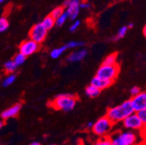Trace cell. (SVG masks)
Masks as SVG:
<instances>
[{"label": "cell", "mask_w": 146, "mask_h": 145, "mask_svg": "<svg viewBox=\"0 0 146 145\" xmlns=\"http://www.w3.org/2000/svg\"><path fill=\"white\" fill-rule=\"evenodd\" d=\"M111 145H134L137 135L133 131H124L114 134L110 137Z\"/></svg>", "instance_id": "obj_3"}, {"label": "cell", "mask_w": 146, "mask_h": 145, "mask_svg": "<svg viewBox=\"0 0 146 145\" xmlns=\"http://www.w3.org/2000/svg\"><path fill=\"white\" fill-rule=\"evenodd\" d=\"M80 21H75L74 23H73V24L71 26V27H70V31L71 32H74L76 31V30H77L78 28L79 27V26H80Z\"/></svg>", "instance_id": "obj_28"}, {"label": "cell", "mask_w": 146, "mask_h": 145, "mask_svg": "<svg viewBox=\"0 0 146 145\" xmlns=\"http://www.w3.org/2000/svg\"><path fill=\"white\" fill-rule=\"evenodd\" d=\"M39 49V44L36 43L31 39L26 40L21 44L19 46L20 53L26 57L34 54Z\"/></svg>", "instance_id": "obj_8"}, {"label": "cell", "mask_w": 146, "mask_h": 145, "mask_svg": "<svg viewBox=\"0 0 146 145\" xmlns=\"http://www.w3.org/2000/svg\"><path fill=\"white\" fill-rule=\"evenodd\" d=\"M133 26H134V24L131 23L129 24L128 26H127V27H128V28H132V27H133Z\"/></svg>", "instance_id": "obj_36"}, {"label": "cell", "mask_w": 146, "mask_h": 145, "mask_svg": "<svg viewBox=\"0 0 146 145\" xmlns=\"http://www.w3.org/2000/svg\"><path fill=\"white\" fill-rule=\"evenodd\" d=\"M113 123L106 116L102 117L93 123L92 127V132L98 136L104 137L111 131Z\"/></svg>", "instance_id": "obj_4"}, {"label": "cell", "mask_w": 146, "mask_h": 145, "mask_svg": "<svg viewBox=\"0 0 146 145\" xmlns=\"http://www.w3.org/2000/svg\"><path fill=\"white\" fill-rule=\"evenodd\" d=\"M67 49H66V46H62L60 47L55 48V49L52 50V52H50V56H51V58H53V59H57L59 57H60V55H62V54Z\"/></svg>", "instance_id": "obj_17"}, {"label": "cell", "mask_w": 146, "mask_h": 145, "mask_svg": "<svg viewBox=\"0 0 146 145\" xmlns=\"http://www.w3.org/2000/svg\"><path fill=\"white\" fill-rule=\"evenodd\" d=\"M130 102L135 113L146 109V93L140 92L137 95L132 97Z\"/></svg>", "instance_id": "obj_9"}, {"label": "cell", "mask_w": 146, "mask_h": 145, "mask_svg": "<svg viewBox=\"0 0 146 145\" xmlns=\"http://www.w3.org/2000/svg\"><path fill=\"white\" fill-rule=\"evenodd\" d=\"M4 68H5V70L7 73H13V72H15L18 66L15 63L13 60H10L7 61V62H5Z\"/></svg>", "instance_id": "obj_18"}, {"label": "cell", "mask_w": 146, "mask_h": 145, "mask_svg": "<svg viewBox=\"0 0 146 145\" xmlns=\"http://www.w3.org/2000/svg\"><path fill=\"white\" fill-rule=\"evenodd\" d=\"M16 79V76L15 75H13V74H10L7 77L5 80L2 82V86H5V87H7V86H9L13 83V82L15 81Z\"/></svg>", "instance_id": "obj_23"}, {"label": "cell", "mask_w": 146, "mask_h": 145, "mask_svg": "<svg viewBox=\"0 0 146 145\" xmlns=\"http://www.w3.org/2000/svg\"><path fill=\"white\" fill-rule=\"evenodd\" d=\"M47 30L44 28L42 24H36L33 26L29 31V38L38 44H41L44 42L47 37Z\"/></svg>", "instance_id": "obj_6"}, {"label": "cell", "mask_w": 146, "mask_h": 145, "mask_svg": "<svg viewBox=\"0 0 146 145\" xmlns=\"http://www.w3.org/2000/svg\"><path fill=\"white\" fill-rule=\"evenodd\" d=\"M93 126V123H92V122H89L88 124H87V127L88 128H92Z\"/></svg>", "instance_id": "obj_34"}, {"label": "cell", "mask_w": 146, "mask_h": 145, "mask_svg": "<svg viewBox=\"0 0 146 145\" xmlns=\"http://www.w3.org/2000/svg\"><path fill=\"white\" fill-rule=\"evenodd\" d=\"M5 0H0V4L2 3V2H5Z\"/></svg>", "instance_id": "obj_37"}, {"label": "cell", "mask_w": 146, "mask_h": 145, "mask_svg": "<svg viewBox=\"0 0 146 145\" xmlns=\"http://www.w3.org/2000/svg\"><path fill=\"white\" fill-rule=\"evenodd\" d=\"M119 73V67L116 64L113 66H108V65L103 64L98 70L96 75L105 80L113 82L114 80L117 77Z\"/></svg>", "instance_id": "obj_5"}, {"label": "cell", "mask_w": 146, "mask_h": 145, "mask_svg": "<svg viewBox=\"0 0 146 145\" xmlns=\"http://www.w3.org/2000/svg\"><path fill=\"white\" fill-rule=\"evenodd\" d=\"M26 56L23 55V54L19 52L18 54H17L15 56L13 61H14V62L16 64L17 66H19L24 63L25 61H26Z\"/></svg>", "instance_id": "obj_21"}, {"label": "cell", "mask_w": 146, "mask_h": 145, "mask_svg": "<svg viewBox=\"0 0 146 145\" xmlns=\"http://www.w3.org/2000/svg\"><path fill=\"white\" fill-rule=\"evenodd\" d=\"M128 30V27L127 26H122L121 28H119V30H118V33L116 34V37L114 39L115 40H119L120 38H122L124 36H125V35L127 34V32Z\"/></svg>", "instance_id": "obj_24"}, {"label": "cell", "mask_w": 146, "mask_h": 145, "mask_svg": "<svg viewBox=\"0 0 146 145\" xmlns=\"http://www.w3.org/2000/svg\"><path fill=\"white\" fill-rule=\"evenodd\" d=\"M140 92H141L140 89L139 87H137V86H133V87L130 89V94H131V95H132V97H135V96L137 95V94H140Z\"/></svg>", "instance_id": "obj_29"}, {"label": "cell", "mask_w": 146, "mask_h": 145, "mask_svg": "<svg viewBox=\"0 0 146 145\" xmlns=\"http://www.w3.org/2000/svg\"><path fill=\"white\" fill-rule=\"evenodd\" d=\"M64 12H65V10L63 7L62 6L57 7H55V9H53L52 11L51 12V13H50V15L51 16L53 19L56 20L57 18H58V17H60V16L63 14Z\"/></svg>", "instance_id": "obj_19"}, {"label": "cell", "mask_w": 146, "mask_h": 145, "mask_svg": "<svg viewBox=\"0 0 146 145\" xmlns=\"http://www.w3.org/2000/svg\"><path fill=\"white\" fill-rule=\"evenodd\" d=\"M134 113L135 111L133 110L131 102L130 100H127L119 105L108 109L106 117L113 123H116L123 121V120Z\"/></svg>", "instance_id": "obj_1"}, {"label": "cell", "mask_w": 146, "mask_h": 145, "mask_svg": "<svg viewBox=\"0 0 146 145\" xmlns=\"http://www.w3.org/2000/svg\"><path fill=\"white\" fill-rule=\"evenodd\" d=\"M3 126H4V123L2 121H0V130L2 129V128L3 127Z\"/></svg>", "instance_id": "obj_35"}, {"label": "cell", "mask_w": 146, "mask_h": 145, "mask_svg": "<svg viewBox=\"0 0 146 145\" xmlns=\"http://www.w3.org/2000/svg\"><path fill=\"white\" fill-rule=\"evenodd\" d=\"M84 44L83 42H76V41H72L66 44V49H73V48H77L79 46H82Z\"/></svg>", "instance_id": "obj_25"}, {"label": "cell", "mask_w": 146, "mask_h": 145, "mask_svg": "<svg viewBox=\"0 0 146 145\" xmlns=\"http://www.w3.org/2000/svg\"><path fill=\"white\" fill-rule=\"evenodd\" d=\"M69 3H70V0H65L64 2H63V5H62V7H63V8H67L68 7V5H69Z\"/></svg>", "instance_id": "obj_31"}, {"label": "cell", "mask_w": 146, "mask_h": 145, "mask_svg": "<svg viewBox=\"0 0 146 145\" xmlns=\"http://www.w3.org/2000/svg\"><path fill=\"white\" fill-rule=\"evenodd\" d=\"M29 145H41V144L39 142H34L32 143L29 144Z\"/></svg>", "instance_id": "obj_32"}, {"label": "cell", "mask_w": 146, "mask_h": 145, "mask_svg": "<svg viewBox=\"0 0 146 145\" xmlns=\"http://www.w3.org/2000/svg\"><path fill=\"white\" fill-rule=\"evenodd\" d=\"M80 2V0H70V3L66 8V12L68 15V18L72 21L76 19L79 15V10H80L79 7Z\"/></svg>", "instance_id": "obj_10"}, {"label": "cell", "mask_w": 146, "mask_h": 145, "mask_svg": "<svg viewBox=\"0 0 146 145\" xmlns=\"http://www.w3.org/2000/svg\"><path fill=\"white\" fill-rule=\"evenodd\" d=\"M94 145H111V140H110V138H108L104 136V137H102L99 139V140L97 141Z\"/></svg>", "instance_id": "obj_26"}, {"label": "cell", "mask_w": 146, "mask_h": 145, "mask_svg": "<svg viewBox=\"0 0 146 145\" xmlns=\"http://www.w3.org/2000/svg\"><path fill=\"white\" fill-rule=\"evenodd\" d=\"M137 115L138 116V118H140V120L145 125L146 123V109L144 110H141L140 111H138L136 113Z\"/></svg>", "instance_id": "obj_27"}, {"label": "cell", "mask_w": 146, "mask_h": 145, "mask_svg": "<svg viewBox=\"0 0 146 145\" xmlns=\"http://www.w3.org/2000/svg\"><path fill=\"white\" fill-rule=\"evenodd\" d=\"M21 109V104L17 103L10 108L7 109L5 111H3L1 114V117L2 119L7 120L9 119L10 118H14V117L17 116L19 113L20 110Z\"/></svg>", "instance_id": "obj_11"}, {"label": "cell", "mask_w": 146, "mask_h": 145, "mask_svg": "<svg viewBox=\"0 0 146 145\" xmlns=\"http://www.w3.org/2000/svg\"><path fill=\"white\" fill-rule=\"evenodd\" d=\"M41 24L44 26V28L46 30H48L52 28L53 26L55 25V20L53 19L50 15H48L46 18H44V20L41 23Z\"/></svg>", "instance_id": "obj_15"}, {"label": "cell", "mask_w": 146, "mask_h": 145, "mask_svg": "<svg viewBox=\"0 0 146 145\" xmlns=\"http://www.w3.org/2000/svg\"><path fill=\"white\" fill-rule=\"evenodd\" d=\"M100 91H101L100 89H98V88H96L95 86L90 84V86H88L86 88L85 94L87 97H89L95 98L97 97L98 96H99Z\"/></svg>", "instance_id": "obj_14"}, {"label": "cell", "mask_w": 146, "mask_h": 145, "mask_svg": "<svg viewBox=\"0 0 146 145\" xmlns=\"http://www.w3.org/2000/svg\"><path fill=\"white\" fill-rule=\"evenodd\" d=\"M79 7L80 9H89L90 7V3L87 2H80V5H79Z\"/></svg>", "instance_id": "obj_30"}, {"label": "cell", "mask_w": 146, "mask_h": 145, "mask_svg": "<svg viewBox=\"0 0 146 145\" xmlns=\"http://www.w3.org/2000/svg\"><path fill=\"white\" fill-rule=\"evenodd\" d=\"M9 25H10L9 21H7L6 18L2 17V18H0V33L5 32V30H7Z\"/></svg>", "instance_id": "obj_22"}, {"label": "cell", "mask_w": 146, "mask_h": 145, "mask_svg": "<svg viewBox=\"0 0 146 145\" xmlns=\"http://www.w3.org/2000/svg\"><path fill=\"white\" fill-rule=\"evenodd\" d=\"M118 54L117 53H112L109 54L106 58V59L103 61V65H108V66H113L116 64L117 60Z\"/></svg>", "instance_id": "obj_16"}, {"label": "cell", "mask_w": 146, "mask_h": 145, "mask_svg": "<svg viewBox=\"0 0 146 145\" xmlns=\"http://www.w3.org/2000/svg\"><path fill=\"white\" fill-rule=\"evenodd\" d=\"M87 55V51L84 49H82V50H77L74 52L71 53L68 57L67 60L68 62H79V61L82 60L86 58V56Z\"/></svg>", "instance_id": "obj_13"}, {"label": "cell", "mask_w": 146, "mask_h": 145, "mask_svg": "<svg viewBox=\"0 0 146 145\" xmlns=\"http://www.w3.org/2000/svg\"><path fill=\"white\" fill-rule=\"evenodd\" d=\"M123 125L127 129L129 130H142L145 124L138 118L136 113H132L123 120Z\"/></svg>", "instance_id": "obj_7"}, {"label": "cell", "mask_w": 146, "mask_h": 145, "mask_svg": "<svg viewBox=\"0 0 146 145\" xmlns=\"http://www.w3.org/2000/svg\"><path fill=\"white\" fill-rule=\"evenodd\" d=\"M48 145H55V144H48Z\"/></svg>", "instance_id": "obj_38"}, {"label": "cell", "mask_w": 146, "mask_h": 145, "mask_svg": "<svg viewBox=\"0 0 146 145\" xmlns=\"http://www.w3.org/2000/svg\"><path fill=\"white\" fill-rule=\"evenodd\" d=\"M143 35H144V36H146V26H145L143 27Z\"/></svg>", "instance_id": "obj_33"}, {"label": "cell", "mask_w": 146, "mask_h": 145, "mask_svg": "<svg viewBox=\"0 0 146 145\" xmlns=\"http://www.w3.org/2000/svg\"><path fill=\"white\" fill-rule=\"evenodd\" d=\"M76 101V98L72 94H63L56 97L52 102H50V105L55 110L68 112L75 107Z\"/></svg>", "instance_id": "obj_2"}, {"label": "cell", "mask_w": 146, "mask_h": 145, "mask_svg": "<svg viewBox=\"0 0 146 145\" xmlns=\"http://www.w3.org/2000/svg\"><path fill=\"white\" fill-rule=\"evenodd\" d=\"M68 18V15L66 13V12L65 11L63 14L61 15L60 17H58L56 20H55V25L58 27H60L63 25V24L66 23V21H67V19Z\"/></svg>", "instance_id": "obj_20"}, {"label": "cell", "mask_w": 146, "mask_h": 145, "mask_svg": "<svg viewBox=\"0 0 146 145\" xmlns=\"http://www.w3.org/2000/svg\"><path fill=\"white\" fill-rule=\"evenodd\" d=\"M112 83V81H108V80H105L103 78L97 76V75L94 77L91 81V85L98 88V89H100V91L105 89L106 88L109 87Z\"/></svg>", "instance_id": "obj_12"}]
</instances>
